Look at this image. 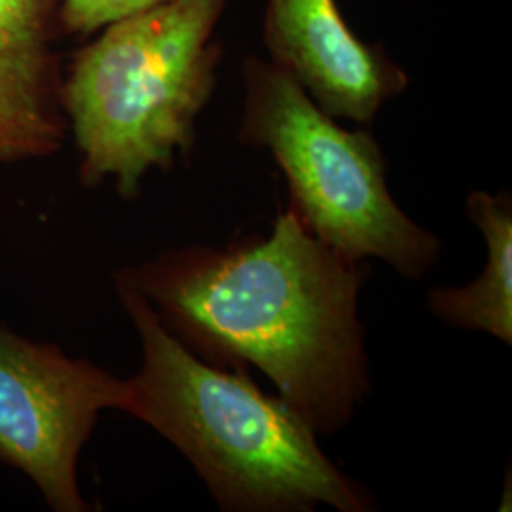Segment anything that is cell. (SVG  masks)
Wrapping results in <instances>:
<instances>
[{
    "instance_id": "1",
    "label": "cell",
    "mask_w": 512,
    "mask_h": 512,
    "mask_svg": "<svg viewBox=\"0 0 512 512\" xmlns=\"http://www.w3.org/2000/svg\"><path fill=\"white\" fill-rule=\"evenodd\" d=\"M370 262L315 238L289 207L266 234L165 249L112 272L205 363L260 370L319 437L372 393L359 302Z\"/></svg>"
},
{
    "instance_id": "2",
    "label": "cell",
    "mask_w": 512,
    "mask_h": 512,
    "mask_svg": "<svg viewBox=\"0 0 512 512\" xmlns=\"http://www.w3.org/2000/svg\"><path fill=\"white\" fill-rule=\"evenodd\" d=\"M141 342L124 412L171 442L224 512L378 511L319 435L249 370L205 363L165 330L147 300L112 283Z\"/></svg>"
},
{
    "instance_id": "3",
    "label": "cell",
    "mask_w": 512,
    "mask_h": 512,
    "mask_svg": "<svg viewBox=\"0 0 512 512\" xmlns=\"http://www.w3.org/2000/svg\"><path fill=\"white\" fill-rule=\"evenodd\" d=\"M230 0H169L118 19L74 52L61 105L86 188L110 181L131 202L152 171H171L196 145L219 84V25Z\"/></svg>"
},
{
    "instance_id": "4",
    "label": "cell",
    "mask_w": 512,
    "mask_h": 512,
    "mask_svg": "<svg viewBox=\"0 0 512 512\" xmlns=\"http://www.w3.org/2000/svg\"><path fill=\"white\" fill-rule=\"evenodd\" d=\"M241 86L238 141L272 156L287 181V207L315 238L355 262L382 260L410 281L435 268L442 243L393 198L372 131L342 126L258 55L243 57Z\"/></svg>"
},
{
    "instance_id": "5",
    "label": "cell",
    "mask_w": 512,
    "mask_h": 512,
    "mask_svg": "<svg viewBox=\"0 0 512 512\" xmlns=\"http://www.w3.org/2000/svg\"><path fill=\"white\" fill-rule=\"evenodd\" d=\"M126 401V378L0 319V463L27 476L52 511L95 509L80 490V454L99 416Z\"/></svg>"
},
{
    "instance_id": "6",
    "label": "cell",
    "mask_w": 512,
    "mask_h": 512,
    "mask_svg": "<svg viewBox=\"0 0 512 512\" xmlns=\"http://www.w3.org/2000/svg\"><path fill=\"white\" fill-rule=\"evenodd\" d=\"M262 42L268 61L340 122L370 126L408 88V73L349 25L338 0H266Z\"/></svg>"
},
{
    "instance_id": "7",
    "label": "cell",
    "mask_w": 512,
    "mask_h": 512,
    "mask_svg": "<svg viewBox=\"0 0 512 512\" xmlns=\"http://www.w3.org/2000/svg\"><path fill=\"white\" fill-rule=\"evenodd\" d=\"M59 0H0V162L52 158L69 135L55 54ZM63 35V33H61Z\"/></svg>"
},
{
    "instance_id": "8",
    "label": "cell",
    "mask_w": 512,
    "mask_h": 512,
    "mask_svg": "<svg viewBox=\"0 0 512 512\" xmlns=\"http://www.w3.org/2000/svg\"><path fill=\"white\" fill-rule=\"evenodd\" d=\"M467 217L486 241V264L475 281L461 287H433L427 308L448 327L484 332L512 344V196L473 190Z\"/></svg>"
},
{
    "instance_id": "9",
    "label": "cell",
    "mask_w": 512,
    "mask_h": 512,
    "mask_svg": "<svg viewBox=\"0 0 512 512\" xmlns=\"http://www.w3.org/2000/svg\"><path fill=\"white\" fill-rule=\"evenodd\" d=\"M169 0H59L63 35L90 37L118 19L145 12Z\"/></svg>"
}]
</instances>
